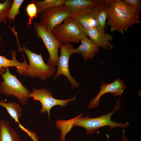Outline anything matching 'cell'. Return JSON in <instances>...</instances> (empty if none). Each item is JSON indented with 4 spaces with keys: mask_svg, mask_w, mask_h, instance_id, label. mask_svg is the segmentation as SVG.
Returning a JSON list of instances; mask_svg holds the SVG:
<instances>
[{
    "mask_svg": "<svg viewBox=\"0 0 141 141\" xmlns=\"http://www.w3.org/2000/svg\"><path fill=\"white\" fill-rule=\"evenodd\" d=\"M0 141H21L20 136L5 120H0Z\"/></svg>",
    "mask_w": 141,
    "mask_h": 141,
    "instance_id": "cell-15",
    "label": "cell"
},
{
    "mask_svg": "<svg viewBox=\"0 0 141 141\" xmlns=\"http://www.w3.org/2000/svg\"><path fill=\"white\" fill-rule=\"evenodd\" d=\"M66 0H45L33 1L37 9V13L41 14L44 11L50 8L62 5Z\"/></svg>",
    "mask_w": 141,
    "mask_h": 141,
    "instance_id": "cell-19",
    "label": "cell"
},
{
    "mask_svg": "<svg viewBox=\"0 0 141 141\" xmlns=\"http://www.w3.org/2000/svg\"><path fill=\"white\" fill-rule=\"evenodd\" d=\"M52 32L61 43H78L82 39L87 37L84 28L71 16L56 27Z\"/></svg>",
    "mask_w": 141,
    "mask_h": 141,
    "instance_id": "cell-5",
    "label": "cell"
},
{
    "mask_svg": "<svg viewBox=\"0 0 141 141\" xmlns=\"http://www.w3.org/2000/svg\"><path fill=\"white\" fill-rule=\"evenodd\" d=\"M107 23L111 31L123 34L133 25L138 23L140 11L122 0H107Z\"/></svg>",
    "mask_w": 141,
    "mask_h": 141,
    "instance_id": "cell-1",
    "label": "cell"
},
{
    "mask_svg": "<svg viewBox=\"0 0 141 141\" xmlns=\"http://www.w3.org/2000/svg\"><path fill=\"white\" fill-rule=\"evenodd\" d=\"M24 0H14L8 14V19L13 21L16 16L20 13L19 9Z\"/></svg>",
    "mask_w": 141,
    "mask_h": 141,
    "instance_id": "cell-22",
    "label": "cell"
},
{
    "mask_svg": "<svg viewBox=\"0 0 141 141\" xmlns=\"http://www.w3.org/2000/svg\"><path fill=\"white\" fill-rule=\"evenodd\" d=\"M25 132L30 137L33 141H39V138L37 134L34 132L26 129Z\"/></svg>",
    "mask_w": 141,
    "mask_h": 141,
    "instance_id": "cell-25",
    "label": "cell"
},
{
    "mask_svg": "<svg viewBox=\"0 0 141 141\" xmlns=\"http://www.w3.org/2000/svg\"><path fill=\"white\" fill-rule=\"evenodd\" d=\"M11 53L12 55L11 59H9L5 56L0 55V71L10 67H15L16 68L21 69H25L27 68L28 63L25 59L22 62H20L17 60L15 50L12 51Z\"/></svg>",
    "mask_w": 141,
    "mask_h": 141,
    "instance_id": "cell-16",
    "label": "cell"
},
{
    "mask_svg": "<svg viewBox=\"0 0 141 141\" xmlns=\"http://www.w3.org/2000/svg\"><path fill=\"white\" fill-rule=\"evenodd\" d=\"M26 11L29 17L27 25L30 27L31 25L32 20L34 18L36 17L38 14L37 7L33 1L27 5Z\"/></svg>",
    "mask_w": 141,
    "mask_h": 141,
    "instance_id": "cell-23",
    "label": "cell"
},
{
    "mask_svg": "<svg viewBox=\"0 0 141 141\" xmlns=\"http://www.w3.org/2000/svg\"><path fill=\"white\" fill-rule=\"evenodd\" d=\"M83 114L82 113L77 116L68 120H64L60 119L56 121V126L61 132L60 139L61 141H65L66 135L71 131L74 127L75 123Z\"/></svg>",
    "mask_w": 141,
    "mask_h": 141,
    "instance_id": "cell-17",
    "label": "cell"
},
{
    "mask_svg": "<svg viewBox=\"0 0 141 141\" xmlns=\"http://www.w3.org/2000/svg\"><path fill=\"white\" fill-rule=\"evenodd\" d=\"M106 137H107V141H109V140H108V139H109V136L108 135V134H106Z\"/></svg>",
    "mask_w": 141,
    "mask_h": 141,
    "instance_id": "cell-27",
    "label": "cell"
},
{
    "mask_svg": "<svg viewBox=\"0 0 141 141\" xmlns=\"http://www.w3.org/2000/svg\"><path fill=\"white\" fill-rule=\"evenodd\" d=\"M1 38H2V37L1 36H0V42H1Z\"/></svg>",
    "mask_w": 141,
    "mask_h": 141,
    "instance_id": "cell-28",
    "label": "cell"
},
{
    "mask_svg": "<svg viewBox=\"0 0 141 141\" xmlns=\"http://www.w3.org/2000/svg\"><path fill=\"white\" fill-rule=\"evenodd\" d=\"M120 97L111 112L95 118H90L89 115L84 117L81 116L75 123L74 127L77 126L84 128L86 130V134L89 135L94 134L99 128L106 126L110 127V130L116 127H121L123 129L126 128L129 124L128 122L118 123L111 120V117L114 112L121 108L120 104Z\"/></svg>",
    "mask_w": 141,
    "mask_h": 141,
    "instance_id": "cell-3",
    "label": "cell"
},
{
    "mask_svg": "<svg viewBox=\"0 0 141 141\" xmlns=\"http://www.w3.org/2000/svg\"><path fill=\"white\" fill-rule=\"evenodd\" d=\"M3 80L0 82V93L16 98L23 105H26L29 98L30 91L22 84L16 77L11 74L9 67L0 71Z\"/></svg>",
    "mask_w": 141,
    "mask_h": 141,
    "instance_id": "cell-4",
    "label": "cell"
},
{
    "mask_svg": "<svg viewBox=\"0 0 141 141\" xmlns=\"http://www.w3.org/2000/svg\"><path fill=\"white\" fill-rule=\"evenodd\" d=\"M97 3V0H67L63 5L69 8L71 16L76 19L80 16L91 14Z\"/></svg>",
    "mask_w": 141,
    "mask_h": 141,
    "instance_id": "cell-11",
    "label": "cell"
},
{
    "mask_svg": "<svg viewBox=\"0 0 141 141\" xmlns=\"http://www.w3.org/2000/svg\"><path fill=\"white\" fill-rule=\"evenodd\" d=\"M77 95L71 98L65 100L59 99L54 98L52 96V92L48 89L33 88L32 91L29 92L28 97L29 98L32 97L34 100L40 102L42 108L40 113L45 114L47 112L50 121V111L52 108L56 105H59L62 107L67 106L69 102L76 99V97Z\"/></svg>",
    "mask_w": 141,
    "mask_h": 141,
    "instance_id": "cell-7",
    "label": "cell"
},
{
    "mask_svg": "<svg viewBox=\"0 0 141 141\" xmlns=\"http://www.w3.org/2000/svg\"><path fill=\"white\" fill-rule=\"evenodd\" d=\"M13 2L12 0H5L2 3L0 1V24L6 22L8 13Z\"/></svg>",
    "mask_w": 141,
    "mask_h": 141,
    "instance_id": "cell-21",
    "label": "cell"
},
{
    "mask_svg": "<svg viewBox=\"0 0 141 141\" xmlns=\"http://www.w3.org/2000/svg\"><path fill=\"white\" fill-rule=\"evenodd\" d=\"M34 28L37 36L43 40L49 54L48 64L53 67L57 65L59 56L58 49L62 43L58 40L52 32L48 31L41 22H35Z\"/></svg>",
    "mask_w": 141,
    "mask_h": 141,
    "instance_id": "cell-6",
    "label": "cell"
},
{
    "mask_svg": "<svg viewBox=\"0 0 141 141\" xmlns=\"http://www.w3.org/2000/svg\"><path fill=\"white\" fill-rule=\"evenodd\" d=\"M59 48L61 54L57 63L56 73L53 79H55L60 75H63L69 80L72 88H77L80 84L71 75L69 68V59L73 54V45L70 43H62Z\"/></svg>",
    "mask_w": 141,
    "mask_h": 141,
    "instance_id": "cell-9",
    "label": "cell"
},
{
    "mask_svg": "<svg viewBox=\"0 0 141 141\" xmlns=\"http://www.w3.org/2000/svg\"><path fill=\"white\" fill-rule=\"evenodd\" d=\"M123 136L121 141H128V138L126 136L125 134L124 130H123Z\"/></svg>",
    "mask_w": 141,
    "mask_h": 141,
    "instance_id": "cell-26",
    "label": "cell"
},
{
    "mask_svg": "<svg viewBox=\"0 0 141 141\" xmlns=\"http://www.w3.org/2000/svg\"><path fill=\"white\" fill-rule=\"evenodd\" d=\"M71 16L69 8L63 5L44 11L40 18L47 30L52 32L56 27Z\"/></svg>",
    "mask_w": 141,
    "mask_h": 141,
    "instance_id": "cell-8",
    "label": "cell"
},
{
    "mask_svg": "<svg viewBox=\"0 0 141 141\" xmlns=\"http://www.w3.org/2000/svg\"><path fill=\"white\" fill-rule=\"evenodd\" d=\"M127 87L125 83L118 78L116 79L109 84L102 81L98 93L91 101L89 104L88 108L97 107L99 105L101 97L105 93H110L114 96H120Z\"/></svg>",
    "mask_w": 141,
    "mask_h": 141,
    "instance_id": "cell-10",
    "label": "cell"
},
{
    "mask_svg": "<svg viewBox=\"0 0 141 141\" xmlns=\"http://www.w3.org/2000/svg\"><path fill=\"white\" fill-rule=\"evenodd\" d=\"M20 50L26 54L29 63L26 69H16V71L19 75L36 78L45 80L55 75L56 68L49 64H46L41 54H38L32 52L24 45L20 48Z\"/></svg>",
    "mask_w": 141,
    "mask_h": 141,
    "instance_id": "cell-2",
    "label": "cell"
},
{
    "mask_svg": "<svg viewBox=\"0 0 141 141\" xmlns=\"http://www.w3.org/2000/svg\"><path fill=\"white\" fill-rule=\"evenodd\" d=\"M84 31L87 36H88L90 39L99 47L107 50L113 49V46L110 42L113 39V37L111 35L97 28L89 30L84 28Z\"/></svg>",
    "mask_w": 141,
    "mask_h": 141,
    "instance_id": "cell-12",
    "label": "cell"
},
{
    "mask_svg": "<svg viewBox=\"0 0 141 141\" xmlns=\"http://www.w3.org/2000/svg\"><path fill=\"white\" fill-rule=\"evenodd\" d=\"M81 43L78 48L72 50L73 53L80 54L85 61L92 58L99 51V47L87 37L81 39Z\"/></svg>",
    "mask_w": 141,
    "mask_h": 141,
    "instance_id": "cell-13",
    "label": "cell"
},
{
    "mask_svg": "<svg viewBox=\"0 0 141 141\" xmlns=\"http://www.w3.org/2000/svg\"><path fill=\"white\" fill-rule=\"evenodd\" d=\"M76 20L86 30H89L93 28H97L102 30L91 14L80 16Z\"/></svg>",
    "mask_w": 141,
    "mask_h": 141,
    "instance_id": "cell-20",
    "label": "cell"
},
{
    "mask_svg": "<svg viewBox=\"0 0 141 141\" xmlns=\"http://www.w3.org/2000/svg\"><path fill=\"white\" fill-rule=\"evenodd\" d=\"M125 3L140 11L141 1L140 0H123Z\"/></svg>",
    "mask_w": 141,
    "mask_h": 141,
    "instance_id": "cell-24",
    "label": "cell"
},
{
    "mask_svg": "<svg viewBox=\"0 0 141 141\" xmlns=\"http://www.w3.org/2000/svg\"><path fill=\"white\" fill-rule=\"evenodd\" d=\"M0 106L6 109L8 113L15 122L20 124L19 121L22 113V110L20 105L18 103L13 102H6L5 101L0 99Z\"/></svg>",
    "mask_w": 141,
    "mask_h": 141,
    "instance_id": "cell-18",
    "label": "cell"
},
{
    "mask_svg": "<svg viewBox=\"0 0 141 141\" xmlns=\"http://www.w3.org/2000/svg\"><path fill=\"white\" fill-rule=\"evenodd\" d=\"M107 0H97V3L91 14L95 19L101 28L105 32L107 19Z\"/></svg>",
    "mask_w": 141,
    "mask_h": 141,
    "instance_id": "cell-14",
    "label": "cell"
}]
</instances>
